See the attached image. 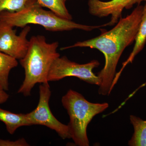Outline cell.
<instances>
[{
    "label": "cell",
    "instance_id": "52a82bcc",
    "mask_svg": "<svg viewBox=\"0 0 146 146\" xmlns=\"http://www.w3.org/2000/svg\"><path fill=\"white\" fill-rule=\"evenodd\" d=\"M31 30V27L27 25L17 35L13 27L0 21V52L17 60L23 58L29 44L27 36Z\"/></svg>",
    "mask_w": 146,
    "mask_h": 146
},
{
    "label": "cell",
    "instance_id": "8fae6325",
    "mask_svg": "<svg viewBox=\"0 0 146 146\" xmlns=\"http://www.w3.org/2000/svg\"><path fill=\"white\" fill-rule=\"evenodd\" d=\"M129 119L134 133L129 141V145L146 146V120L133 115H130Z\"/></svg>",
    "mask_w": 146,
    "mask_h": 146
},
{
    "label": "cell",
    "instance_id": "9c48e42d",
    "mask_svg": "<svg viewBox=\"0 0 146 146\" xmlns=\"http://www.w3.org/2000/svg\"><path fill=\"white\" fill-rule=\"evenodd\" d=\"M146 43V3L143 8V14L138 33L135 39L133 50L126 61L122 63V67L116 73L115 79L117 81L125 68L129 63H132L135 57L143 49Z\"/></svg>",
    "mask_w": 146,
    "mask_h": 146
},
{
    "label": "cell",
    "instance_id": "7a4b0ae2",
    "mask_svg": "<svg viewBox=\"0 0 146 146\" xmlns=\"http://www.w3.org/2000/svg\"><path fill=\"white\" fill-rule=\"evenodd\" d=\"M59 43H48L46 37L31 36L25 56L20 60L25 70V79L18 89V94L25 97L31 96L32 89L37 83L48 82V77L54 60L60 56L57 49Z\"/></svg>",
    "mask_w": 146,
    "mask_h": 146
},
{
    "label": "cell",
    "instance_id": "2e32d148",
    "mask_svg": "<svg viewBox=\"0 0 146 146\" xmlns=\"http://www.w3.org/2000/svg\"><path fill=\"white\" fill-rule=\"evenodd\" d=\"M5 91L0 84V105L6 102L9 98V95Z\"/></svg>",
    "mask_w": 146,
    "mask_h": 146
},
{
    "label": "cell",
    "instance_id": "4fadbf2b",
    "mask_svg": "<svg viewBox=\"0 0 146 146\" xmlns=\"http://www.w3.org/2000/svg\"><path fill=\"white\" fill-rule=\"evenodd\" d=\"M70 0H37L43 7H46L60 18L68 20H72L66 4Z\"/></svg>",
    "mask_w": 146,
    "mask_h": 146
},
{
    "label": "cell",
    "instance_id": "6da1fadb",
    "mask_svg": "<svg viewBox=\"0 0 146 146\" xmlns=\"http://www.w3.org/2000/svg\"><path fill=\"white\" fill-rule=\"evenodd\" d=\"M143 6L138 5L131 13L121 17L115 27L100 35L88 40L78 42L72 46L63 47V50L76 47L96 49L104 55V67L98 74L100 80L98 93L108 96L112 91V82L121 56L127 47L135 42L141 23Z\"/></svg>",
    "mask_w": 146,
    "mask_h": 146
},
{
    "label": "cell",
    "instance_id": "5bb4252c",
    "mask_svg": "<svg viewBox=\"0 0 146 146\" xmlns=\"http://www.w3.org/2000/svg\"><path fill=\"white\" fill-rule=\"evenodd\" d=\"M37 0H0V13L3 11L18 12Z\"/></svg>",
    "mask_w": 146,
    "mask_h": 146
},
{
    "label": "cell",
    "instance_id": "30bf717a",
    "mask_svg": "<svg viewBox=\"0 0 146 146\" xmlns=\"http://www.w3.org/2000/svg\"><path fill=\"white\" fill-rule=\"evenodd\" d=\"M0 121L4 123L7 130L13 134L18 128L29 126L26 114H16L2 109L0 108Z\"/></svg>",
    "mask_w": 146,
    "mask_h": 146
},
{
    "label": "cell",
    "instance_id": "5b68a950",
    "mask_svg": "<svg viewBox=\"0 0 146 146\" xmlns=\"http://www.w3.org/2000/svg\"><path fill=\"white\" fill-rule=\"evenodd\" d=\"M39 100L36 108L26 114L29 126L44 125L55 131L63 139L71 138L68 125L56 119L51 111L49 106L51 91L48 82L41 84L39 86Z\"/></svg>",
    "mask_w": 146,
    "mask_h": 146
},
{
    "label": "cell",
    "instance_id": "7c38bea8",
    "mask_svg": "<svg viewBox=\"0 0 146 146\" xmlns=\"http://www.w3.org/2000/svg\"><path fill=\"white\" fill-rule=\"evenodd\" d=\"M18 64L17 59L0 52V84L5 91L9 90V76L10 71Z\"/></svg>",
    "mask_w": 146,
    "mask_h": 146
},
{
    "label": "cell",
    "instance_id": "3957f363",
    "mask_svg": "<svg viewBox=\"0 0 146 146\" xmlns=\"http://www.w3.org/2000/svg\"><path fill=\"white\" fill-rule=\"evenodd\" d=\"M0 21L12 27L24 28L28 25H39L46 31L52 32L70 31L75 29L91 31L103 27L104 25L91 26L77 23L63 19L50 10H46L37 1L18 12L3 11Z\"/></svg>",
    "mask_w": 146,
    "mask_h": 146
},
{
    "label": "cell",
    "instance_id": "ba28073f",
    "mask_svg": "<svg viewBox=\"0 0 146 146\" xmlns=\"http://www.w3.org/2000/svg\"><path fill=\"white\" fill-rule=\"evenodd\" d=\"M143 2L146 3V0H89L88 6L89 13L92 16L99 18L111 16L110 21L104 24L106 27L115 25L122 17L124 9H130Z\"/></svg>",
    "mask_w": 146,
    "mask_h": 146
},
{
    "label": "cell",
    "instance_id": "8992f818",
    "mask_svg": "<svg viewBox=\"0 0 146 146\" xmlns=\"http://www.w3.org/2000/svg\"><path fill=\"white\" fill-rule=\"evenodd\" d=\"M99 65V62L96 60L85 64H79L69 60L66 56H59L51 67L48 80V82L58 81L67 77H75L87 83L99 86V78L93 72Z\"/></svg>",
    "mask_w": 146,
    "mask_h": 146
},
{
    "label": "cell",
    "instance_id": "9a60e30c",
    "mask_svg": "<svg viewBox=\"0 0 146 146\" xmlns=\"http://www.w3.org/2000/svg\"><path fill=\"white\" fill-rule=\"evenodd\" d=\"M29 146V145L24 138H20L15 141L4 140L0 139V146Z\"/></svg>",
    "mask_w": 146,
    "mask_h": 146
},
{
    "label": "cell",
    "instance_id": "277c9868",
    "mask_svg": "<svg viewBox=\"0 0 146 146\" xmlns=\"http://www.w3.org/2000/svg\"><path fill=\"white\" fill-rule=\"evenodd\" d=\"M63 107L70 117L69 127L71 138L78 146H89L87 126L93 118L109 107L107 103H94L82 94L70 89L61 99Z\"/></svg>",
    "mask_w": 146,
    "mask_h": 146
}]
</instances>
